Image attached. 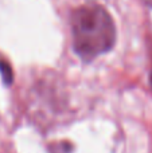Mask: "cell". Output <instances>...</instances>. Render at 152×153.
<instances>
[{"label":"cell","instance_id":"cell-4","mask_svg":"<svg viewBox=\"0 0 152 153\" xmlns=\"http://www.w3.org/2000/svg\"><path fill=\"white\" fill-rule=\"evenodd\" d=\"M151 86H152V71H151Z\"/></svg>","mask_w":152,"mask_h":153},{"label":"cell","instance_id":"cell-2","mask_svg":"<svg viewBox=\"0 0 152 153\" xmlns=\"http://www.w3.org/2000/svg\"><path fill=\"white\" fill-rule=\"evenodd\" d=\"M0 75H1V79L5 85H11L13 82V73L12 69H11L10 63L7 61H0Z\"/></svg>","mask_w":152,"mask_h":153},{"label":"cell","instance_id":"cell-1","mask_svg":"<svg viewBox=\"0 0 152 153\" xmlns=\"http://www.w3.org/2000/svg\"><path fill=\"white\" fill-rule=\"evenodd\" d=\"M73 47L80 58L92 61L112 50L116 43V26L101 5H82L72 15Z\"/></svg>","mask_w":152,"mask_h":153},{"label":"cell","instance_id":"cell-3","mask_svg":"<svg viewBox=\"0 0 152 153\" xmlns=\"http://www.w3.org/2000/svg\"><path fill=\"white\" fill-rule=\"evenodd\" d=\"M144 3L148 5V7H151V8H152V0H144Z\"/></svg>","mask_w":152,"mask_h":153}]
</instances>
